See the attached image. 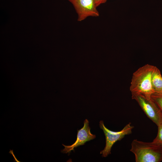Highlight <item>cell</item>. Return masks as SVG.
Listing matches in <instances>:
<instances>
[{"label":"cell","instance_id":"6da1fadb","mask_svg":"<svg viewBox=\"0 0 162 162\" xmlns=\"http://www.w3.org/2000/svg\"><path fill=\"white\" fill-rule=\"evenodd\" d=\"M155 66L146 64L138 68L132 75L130 90L132 94L140 95L148 99L154 92L152 77Z\"/></svg>","mask_w":162,"mask_h":162},{"label":"cell","instance_id":"5b68a950","mask_svg":"<svg viewBox=\"0 0 162 162\" xmlns=\"http://www.w3.org/2000/svg\"><path fill=\"white\" fill-rule=\"evenodd\" d=\"M77 15V21H82L89 17H97L99 14L95 0H68Z\"/></svg>","mask_w":162,"mask_h":162},{"label":"cell","instance_id":"9c48e42d","mask_svg":"<svg viewBox=\"0 0 162 162\" xmlns=\"http://www.w3.org/2000/svg\"><path fill=\"white\" fill-rule=\"evenodd\" d=\"M157 126V134L152 142L158 146L162 147V123Z\"/></svg>","mask_w":162,"mask_h":162},{"label":"cell","instance_id":"277c9868","mask_svg":"<svg viewBox=\"0 0 162 162\" xmlns=\"http://www.w3.org/2000/svg\"><path fill=\"white\" fill-rule=\"evenodd\" d=\"M132 98L138 103L148 117L157 126L162 123V113L156 103L151 98L132 94Z\"/></svg>","mask_w":162,"mask_h":162},{"label":"cell","instance_id":"7a4b0ae2","mask_svg":"<svg viewBox=\"0 0 162 162\" xmlns=\"http://www.w3.org/2000/svg\"><path fill=\"white\" fill-rule=\"evenodd\" d=\"M130 151L135 157L136 162H160L162 161V147L153 142H145L134 139Z\"/></svg>","mask_w":162,"mask_h":162},{"label":"cell","instance_id":"3957f363","mask_svg":"<svg viewBox=\"0 0 162 162\" xmlns=\"http://www.w3.org/2000/svg\"><path fill=\"white\" fill-rule=\"evenodd\" d=\"M99 126L104 133L106 138V146L104 149L100 152L102 156L106 157L111 154V148L114 144L117 141L121 140L126 135L132 133L134 127L130 122L126 124L120 131H113L107 128L104 125L103 121L99 122Z\"/></svg>","mask_w":162,"mask_h":162},{"label":"cell","instance_id":"8992f818","mask_svg":"<svg viewBox=\"0 0 162 162\" xmlns=\"http://www.w3.org/2000/svg\"><path fill=\"white\" fill-rule=\"evenodd\" d=\"M89 122L86 119L84 122V126L81 129L77 130V139L76 141L70 146H65L62 144L64 147L61 152L63 153L69 154L72 150L74 151V148L80 146L82 145L87 142L92 140L96 137V136L91 134L90 128L88 125Z\"/></svg>","mask_w":162,"mask_h":162},{"label":"cell","instance_id":"ba28073f","mask_svg":"<svg viewBox=\"0 0 162 162\" xmlns=\"http://www.w3.org/2000/svg\"><path fill=\"white\" fill-rule=\"evenodd\" d=\"M162 113V93H154L151 96Z\"/></svg>","mask_w":162,"mask_h":162},{"label":"cell","instance_id":"52a82bcc","mask_svg":"<svg viewBox=\"0 0 162 162\" xmlns=\"http://www.w3.org/2000/svg\"><path fill=\"white\" fill-rule=\"evenodd\" d=\"M152 83L154 93H162V76L160 70L156 67L152 74Z\"/></svg>","mask_w":162,"mask_h":162},{"label":"cell","instance_id":"30bf717a","mask_svg":"<svg viewBox=\"0 0 162 162\" xmlns=\"http://www.w3.org/2000/svg\"><path fill=\"white\" fill-rule=\"evenodd\" d=\"M97 6L98 7L101 4L105 3L107 0H95Z\"/></svg>","mask_w":162,"mask_h":162}]
</instances>
